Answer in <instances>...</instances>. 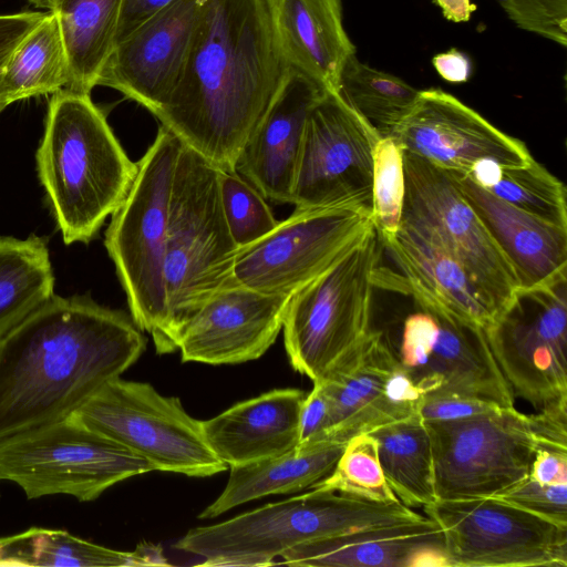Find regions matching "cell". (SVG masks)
Returning a JSON list of instances; mask_svg holds the SVG:
<instances>
[{"label": "cell", "instance_id": "cell-1", "mask_svg": "<svg viewBox=\"0 0 567 567\" xmlns=\"http://www.w3.org/2000/svg\"><path fill=\"white\" fill-rule=\"evenodd\" d=\"M289 70L267 0H200L183 72L154 116L216 167L235 171Z\"/></svg>", "mask_w": 567, "mask_h": 567}, {"label": "cell", "instance_id": "cell-2", "mask_svg": "<svg viewBox=\"0 0 567 567\" xmlns=\"http://www.w3.org/2000/svg\"><path fill=\"white\" fill-rule=\"evenodd\" d=\"M145 347L126 313L53 295L0 337V442L73 414Z\"/></svg>", "mask_w": 567, "mask_h": 567}, {"label": "cell", "instance_id": "cell-3", "mask_svg": "<svg viewBox=\"0 0 567 567\" xmlns=\"http://www.w3.org/2000/svg\"><path fill=\"white\" fill-rule=\"evenodd\" d=\"M37 164L66 245L96 235L137 173L90 94L65 89L50 100Z\"/></svg>", "mask_w": 567, "mask_h": 567}, {"label": "cell", "instance_id": "cell-4", "mask_svg": "<svg viewBox=\"0 0 567 567\" xmlns=\"http://www.w3.org/2000/svg\"><path fill=\"white\" fill-rule=\"evenodd\" d=\"M423 516L400 501L384 503L312 488L218 524L192 528L174 547L202 558L200 566H269L274 558L305 543Z\"/></svg>", "mask_w": 567, "mask_h": 567}, {"label": "cell", "instance_id": "cell-5", "mask_svg": "<svg viewBox=\"0 0 567 567\" xmlns=\"http://www.w3.org/2000/svg\"><path fill=\"white\" fill-rule=\"evenodd\" d=\"M182 142L164 125L137 162V173L112 214L105 247L125 291L131 318L158 353L173 352L164 293V255L174 171Z\"/></svg>", "mask_w": 567, "mask_h": 567}, {"label": "cell", "instance_id": "cell-6", "mask_svg": "<svg viewBox=\"0 0 567 567\" xmlns=\"http://www.w3.org/2000/svg\"><path fill=\"white\" fill-rule=\"evenodd\" d=\"M237 250L221 206L218 167L182 143L172 183L163 270L174 351L183 321L234 284Z\"/></svg>", "mask_w": 567, "mask_h": 567}, {"label": "cell", "instance_id": "cell-7", "mask_svg": "<svg viewBox=\"0 0 567 567\" xmlns=\"http://www.w3.org/2000/svg\"><path fill=\"white\" fill-rule=\"evenodd\" d=\"M380 254L373 227L341 260L290 297L282 324L286 352L292 368L313 383L326 379L372 330L373 272Z\"/></svg>", "mask_w": 567, "mask_h": 567}, {"label": "cell", "instance_id": "cell-8", "mask_svg": "<svg viewBox=\"0 0 567 567\" xmlns=\"http://www.w3.org/2000/svg\"><path fill=\"white\" fill-rule=\"evenodd\" d=\"M152 464L73 414L0 442V481L27 498L69 495L91 502Z\"/></svg>", "mask_w": 567, "mask_h": 567}, {"label": "cell", "instance_id": "cell-9", "mask_svg": "<svg viewBox=\"0 0 567 567\" xmlns=\"http://www.w3.org/2000/svg\"><path fill=\"white\" fill-rule=\"evenodd\" d=\"M390 291L412 300L403 319L396 355L425 395L456 394L514 406V394L488 346L485 330L452 315L421 291L404 285Z\"/></svg>", "mask_w": 567, "mask_h": 567}, {"label": "cell", "instance_id": "cell-10", "mask_svg": "<svg viewBox=\"0 0 567 567\" xmlns=\"http://www.w3.org/2000/svg\"><path fill=\"white\" fill-rule=\"evenodd\" d=\"M73 415L147 461L155 471L206 477L228 466L207 444L200 421L177 398L159 394L145 382L116 378Z\"/></svg>", "mask_w": 567, "mask_h": 567}, {"label": "cell", "instance_id": "cell-11", "mask_svg": "<svg viewBox=\"0 0 567 567\" xmlns=\"http://www.w3.org/2000/svg\"><path fill=\"white\" fill-rule=\"evenodd\" d=\"M439 501L493 497L529 476L538 439L532 415L513 408L424 421Z\"/></svg>", "mask_w": 567, "mask_h": 567}, {"label": "cell", "instance_id": "cell-12", "mask_svg": "<svg viewBox=\"0 0 567 567\" xmlns=\"http://www.w3.org/2000/svg\"><path fill=\"white\" fill-rule=\"evenodd\" d=\"M373 227L371 209L363 206L295 208L266 236L237 250L234 284L292 295L341 260Z\"/></svg>", "mask_w": 567, "mask_h": 567}, {"label": "cell", "instance_id": "cell-13", "mask_svg": "<svg viewBox=\"0 0 567 567\" xmlns=\"http://www.w3.org/2000/svg\"><path fill=\"white\" fill-rule=\"evenodd\" d=\"M423 508L442 532L446 566H567V526L502 499H436Z\"/></svg>", "mask_w": 567, "mask_h": 567}, {"label": "cell", "instance_id": "cell-14", "mask_svg": "<svg viewBox=\"0 0 567 567\" xmlns=\"http://www.w3.org/2000/svg\"><path fill=\"white\" fill-rule=\"evenodd\" d=\"M566 284L518 289L484 329L513 394L538 410L567 396Z\"/></svg>", "mask_w": 567, "mask_h": 567}, {"label": "cell", "instance_id": "cell-15", "mask_svg": "<svg viewBox=\"0 0 567 567\" xmlns=\"http://www.w3.org/2000/svg\"><path fill=\"white\" fill-rule=\"evenodd\" d=\"M378 131L339 93L327 92L311 110L293 178L296 208L337 205L371 209Z\"/></svg>", "mask_w": 567, "mask_h": 567}, {"label": "cell", "instance_id": "cell-16", "mask_svg": "<svg viewBox=\"0 0 567 567\" xmlns=\"http://www.w3.org/2000/svg\"><path fill=\"white\" fill-rule=\"evenodd\" d=\"M402 218L431 235L465 269L499 315L519 289L515 272L447 173L403 152Z\"/></svg>", "mask_w": 567, "mask_h": 567}, {"label": "cell", "instance_id": "cell-17", "mask_svg": "<svg viewBox=\"0 0 567 567\" xmlns=\"http://www.w3.org/2000/svg\"><path fill=\"white\" fill-rule=\"evenodd\" d=\"M316 383L322 386L330 405L324 440L339 443L419 414L424 400L381 330H371Z\"/></svg>", "mask_w": 567, "mask_h": 567}, {"label": "cell", "instance_id": "cell-18", "mask_svg": "<svg viewBox=\"0 0 567 567\" xmlns=\"http://www.w3.org/2000/svg\"><path fill=\"white\" fill-rule=\"evenodd\" d=\"M390 137L403 152L444 171L467 172L483 161L512 166L534 159L522 141L439 87L420 90L414 107Z\"/></svg>", "mask_w": 567, "mask_h": 567}, {"label": "cell", "instance_id": "cell-19", "mask_svg": "<svg viewBox=\"0 0 567 567\" xmlns=\"http://www.w3.org/2000/svg\"><path fill=\"white\" fill-rule=\"evenodd\" d=\"M292 295L224 287L179 326L176 350L183 362L236 364L260 358L282 329Z\"/></svg>", "mask_w": 567, "mask_h": 567}, {"label": "cell", "instance_id": "cell-20", "mask_svg": "<svg viewBox=\"0 0 567 567\" xmlns=\"http://www.w3.org/2000/svg\"><path fill=\"white\" fill-rule=\"evenodd\" d=\"M200 0H175L120 41L96 85L112 87L155 115L183 72Z\"/></svg>", "mask_w": 567, "mask_h": 567}, {"label": "cell", "instance_id": "cell-21", "mask_svg": "<svg viewBox=\"0 0 567 567\" xmlns=\"http://www.w3.org/2000/svg\"><path fill=\"white\" fill-rule=\"evenodd\" d=\"M380 245L393 268L381 265L379 259L374 288L412 287L457 318L484 329L498 316L465 267L415 224L401 218L395 238Z\"/></svg>", "mask_w": 567, "mask_h": 567}, {"label": "cell", "instance_id": "cell-22", "mask_svg": "<svg viewBox=\"0 0 567 567\" xmlns=\"http://www.w3.org/2000/svg\"><path fill=\"white\" fill-rule=\"evenodd\" d=\"M326 91L290 68L264 117L244 145L235 171L267 200L291 204L307 118Z\"/></svg>", "mask_w": 567, "mask_h": 567}, {"label": "cell", "instance_id": "cell-23", "mask_svg": "<svg viewBox=\"0 0 567 567\" xmlns=\"http://www.w3.org/2000/svg\"><path fill=\"white\" fill-rule=\"evenodd\" d=\"M445 172L512 266L519 289L544 286L567 277V228L497 198L464 172Z\"/></svg>", "mask_w": 567, "mask_h": 567}, {"label": "cell", "instance_id": "cell-24", "mask_svg": "<svg viewBox=\"0 0 567 567\" xmlns=\"http://www.w3.org/2000/svg\"><path fill=\"white\" fill-rule=\"evenodd\" d=\"M280 557L289 566H446L442 532L426 515L305 543Z\"/></svg>", "mask_w": 567, "mask_h": 567}, {"label": "cell", "instance_id": "cell-25", "mask_svg": "<svg viewBox=\"0 0 567 567\" xmlns=\"http://www.w3.org/2000/svg\"><path fill=\"white\" fill-rule=\"evenodd\" d=\"M306 393L275 389L239 402L200 421L204 437L227 466H239L284 454L299 444V416Z\"/></svg>", "mask_w": 567, "mask_h": 567}, {"label": "cell", "instance_id": "cell-26", "mask_svg": "<svg viewBox=\"0 0 567 567\" xmlns=\"http://www.w3.org/2000/svg\"><path fill=\"white\" fill-rule=\"evenodd\" d=\"M274 31L289 66L338 93L355 54L343 25L342 0H267Z\"/></svg>", "mask_w": 567, "mask_h": 567}, {"label": "cell", "instance_id": "cell-27", "mask_svg": "<svg viewBox=\"0 0 567 567\" xmlns=\"http://www.w3.org/2000/svg\"><path fill=\"white\" fill-rule=\"evenodd\" d=\"M346 443L321 441L258 462L233 466L221 494L199 518H214L244 503L312 488L333 471Z\"/></svg>", "mask_w": 567, "mask_h": 567}, {"label": "cell", "instance_id": "cell-28", "mask_svg": "<svg viewBox=\"0 0 567 567\" xmlns=\"http://www.w3.org/2000/svg\"><path fill=\"white\" fill-rule=\"evenodd\" d=\"M159 546L142 543L133 551L111 549L66 530L32 527L0 538V567H132L163 566Z\"/></svg>", "mask_w": 567, "mask_h": 567}, {"label": "cell", "instance_id": "cell-29", "mask_svg": "<svg viewBox=\"0 0 567 567\" xmlns=\"http://www.w3.org/2000/svg\"><path fill=\"white\" fill-rule=\"evenodd\" d=\"M122 0H55L69 64L65 90L90 94L115 48Z\"/></svg>", "mask_w": 567, "mask_h": 567}, {"label": "cell", "instance_id": "cell-30", "mask_svg": "<svg viewBox=\"0 0 567 567\" xmlns=\"http://www.w3.org/2000/svg\"><path fill=\"white\" fill-rule=\"evenodd\" d=\"M385 481L396 498L409 507L434 501V471L431 440L420 414L370 432Z\"/></svg>", "mask_w": 567, "mask_h": 567}, {"label": "cell", "instance_id": "cell-31", "mask_svg": "<svg viewBox=\"0 0 567 567\" xmlns=\"http://www.w3.org/2000/svg\"><path fill=\"white\" fill-rule=\"evenodd\" d=\"M44 238L0 237V337L53 296Z\"/></svg>", "mask_w": 567, "mask_h": 567}, {"label": "cell", "instance_id": "cell-32", "mask_svg": "<svg viewBox=\"0 0 567 567\" xmlns=\"http://www.w3.org/2000/svg\"><path fill=\"white\" fill-rule=\"evenodd\" d=\"M69 64L56 17L50 11L20 42L3 71L9 103L56 93L69 83Z\"/></svg>", "mask_w": 567, "mask_h": 567}, {"label": "cell", "instance_id": "cell-33", "mask_svg": "<svg viewBox=\"0 0 567 567\" xmlns=\"http://www.w3.org/2000/svg\"><path fill=\"white\" fill-rule=\"evenodd\" d=\"M464 173L509 205L567 228L566 187L535 159L512 166L483 161Z\"/></svg>", "mask_w": 567, "mask_h": 567}, {"label": "cell", "instance_id": "cell-34", "mask_svg": "<svg viewBox=\"0 0 567 567\" xmlns=\"http://www.w3.org/2000/svg\"><path fill=\"white\" fill-rule=\"evenodd\" d=\"M338 93L381 137H388L410 114L420 90L399 76L361 62L353 54L342 70Z\"/></svg>", "mask_w": 567, "mask_h": 567}, {"label": "cell", "instance_id": "cell-35", "mask_svg": "<svg viewBox=\"0 0 567 567\" xmlns=\"http://www.w3.org/2000/svg\"><path fill=\"white\" fill-rule=\"evenodd\" d=\"M312 488L340 492L377 502L399 501L389 487L378 455L375 439L369 434L351 437L331 474Z\"/></svg>", "mask_w": 567, "mask_h": 567}, {"label": "cell", "instance_id": "cell-36", "mask_svg": "<svg viewBox=\"0 0 567 567\" xmlns=\"http://www.w3.org/2000/svg\"><path fill=\"white\" fill-rule=\"evenodd\" d=\"M405 183L403 150L390 136L373 151L371 219L381 243L392 241L400 228Z\"/></svg>", "mask_w": 567, "mask_h": 567}, {"label": "cell", "instance_id": "cell-37", "mask_svg": "<svg viewBox=\"0 0 567 567\" xmlns=\"http://www.w3.org/2000/svg\"><path fill=\"white\" fill-rule=\"evenodd\" d=\"M219 193L229 233L238 249L270 233L278 220L267 199L236 171L218 168Z\"/></svg>", "mask_w": 567, "mask_h": 567}, {"label": "cell", "instance_id": "cell-38", "mask_svg": "<svg viewBox=\"0 0 567 567\" xmlns=\"http://www.w3.org/2000/svg\"><path fill=\"white\" fill-rule=\"evenodd\" d=\"M496 1L517 28L567 45V0Z\"/></svg>", "mask_w": 567, "mask_h": 567}, {"label": "cell", "instance_id": "cell-39", "mask_svg": "<svg viewBox=\"0 0 567 567\" xmlns=\"http://www.w3.org/2000/svg\"><path fill=\"white\" fill-rule=\"evenodd\" d=\"M493 497L567 526V483L542 484L528 476Z\"/></svg>", "mask_w": 567, "mask_h": 567}, {"label": "cell", "instance_id": "cell-40", "mask_svg": "<svg viewBox=\"0 0 567 567\" xmlns=\"http://www.w3.org/2000/svg\"><path fill=\"white\" fill-rule=\"evenodd\" d=\"M498 408L502 406L456 394H430L424 396L419 414L423 421H450L485 413Z\"/></svg>", "mask_w": 567, "mask_h": 567}, {"label": "cell", "instance_id": "cell-41", "mask_svg": "<svg viewBox=\"0 0 567 567\" xmlns=\"http://www.w3.org/2000/svg\"><path fill=\"white\" fill-rule=\"evenodd\" d=\"M47 12L0 14V113L10 104L2 85L7 62L20 42L45 17Z\"/></svg>", "mask_w": 567, "mask_h": 567}, {"label": "cell", "instance_id": "cell-42", "mask_svg": "<svg viewBox=\"0 0 567 567\" xmlns=\"http://www.w3.org/2000/svg\"><path fill=\"white\" fill-rule=\"evenodd\" d=\"M330 425V405L319 383H313L306 394L299 416V444L305 445L326 441L324 435Z\"/></svg>", "mask_w": 567, "mask_h": 567}, {"label": "cell", "instance_id": "cell-43", "mask_svg": "<svg viewBox=\"0 0 567 567\" xmlns=\"http://www.w3.org/2000/svg\"><path fill=\"white\" fill-rule=\"evenodd\" d=\"M530 415L539 447L567 452V396Z\"/></svg>", "mask_w": 567, "mask_h": 567}, {"label": "cell", "instance_id": "cell-44", "mask_svg": "<svg viewBox=\"0 0 567 567\" xmlns=\"http://www.w3.org/2000/svg\"><path fill=\"white\" fill-rule=\"evenodd\" d=\"M175 0H122L115 45Z\"/></svg>", "mask_w": 567, "mask_h": 567}, {"label": "cell", "instance_id": "cell-45", "mask_svg": "<svg viewBox=\"0 0 567 567\" xmlns=\"http://www.w3.org/2000/svg\"><path fill=\"white\" fill-rule=\"evenodd\" d=\"M529 477L542 484L567 483V452L546 447L537 449Z\"/></svg>", "mask_w": 567, "mask_h": 567}, {"label": "cell", "instance_id": "cell-46", "mask_svg": "<svg viewBox=\"0 0 567 567\" xmlns=\"http://www.w3.org/2000/svg\"><path fill=\"white\" fill-rule=\"evenodd\" d=\"M432 65L443 80L451 83H464L472 74L470 56L454 48L434 55Z\"/></svg>", "mask_w": 567, "mask_h": 567}, {"label": "cell", "instance_id": "cell-47", "mask_svg": "<svg viewBox=\"0 0 567 567\" xmlns=\"http://www.w3.org/2000/svg\"><path fill=\"white\" fill-rule=\"evenodd\" d=\"M441 9L443 17L452 22H466L471 19L476 6L471 0H433Z\"/></svg>", "mask_w": 567, "mask_h": 567}, {"label": "cell", "instance_id": "cell-48", "mask_svg": "<svg viewBox=\"0 0 567 567\" xmlns=\"http://www.w3.org/2000/svg\"><path fill=\"white\" fill-rule=\"evenodd\" d=\"M32 4L39 8H45L51 11L54 6L55 0H29Z\"/></svg>", "mask_w": 567, "mask_h": 567}]
</instances>
